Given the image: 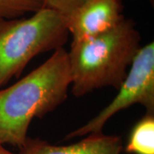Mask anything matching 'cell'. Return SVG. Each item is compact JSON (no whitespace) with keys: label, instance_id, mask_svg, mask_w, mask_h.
I'll use <instances>...</instances> for the list:
<instances>
[{"label":"cell","instance_id":"1","mask_svg":"<svg viewBox=\"0 0 154 154\" xmlns=\"http://www.w3.org/2000/svg\"><path fill=\"white\" fill-rule=\"evenodd\" d=\"M70 86L68 51L61 47L28 75L0 88V143L18 149L23 146L32 120L63 104Z\"/></svg>","mask_w":154,"mask_h":154},{"label":"cell","instance_id":"2","mask_svg":"<svg viewBox=\"0 0 154 154\" xmlns=\"http://www.w3.org/2000/svg\"><path fill=\"white\" fill-rule=\"evenodd\" d=\"M140 47L134 22L125 18L102 34L72 42L68 57L73 95L82 97L106 87L118 89Z\"/></svg>","mask_w":154,"mask_h":154},{"label":"cell","instance_id":"3","mask_svg":"<svg viewBox=\"0 0 154 154\" xmlns=\"http://www.w3.org/2000/svg\"><path fill=\"white\" fill-rule=\"evenodd\" d=\"M68 36L66 17L46 7L28 18L0 20V88L34 57L63 47Z\"/></svg>","mask_w":154,"mask_h":154},{"label":"cell","instance_id":"4","mask_svg":"<svg viewBox=\"0 0 154 154\" xmlns=\"http://www.w3.org/2000/svg\"><path fill=\"white\" fill-rule=\"evenodd\" d=\"M140 104L146 112L154 111V43L141 46L135 55L130 70L118 88V94L109 105L85 125L69 133L65 140L90 134L102 133L105 123L119 111Z\"/></svg>","mask_w":154,"mask_h":154},{"label":"cell","instance_id":"5","mask_svg":"<svg viewBox=\"0 0 154 154\" xmlns=\"http://www.w3.org/2000/svg\"><path fill=\"white\" fill-rule=\"evenodd\" d=\"M121 0H88L67 18L72 42L94 38L110 30L124 19Z\"/></svg>","mask_w":154,"mask_h":154},{"label":"cell","instance_id":"6","mask_svg":"<svg viewBox=\"0 0 154 154\" xmlns=\"http://www.w3.org/2000/svg\"><path fill=\"white\" fill-rule=\"evenodd\" d=\"M76 143L56 146L39 138H28L15 154H121L122 141L119 136L103 133L90 134Z\"/></svg>","mask_w":154,"mask_h":154},{"label":"cell","instance_id":"7","mask_svg":"<svg viewBox=\"0 0 154 154\" xmlns=\"http://www.w3.org/2000/svg\"><path fill=\"white\" fill-rule=\"evenodd\" d=\"M125 151L131 154H154V116L147 113L131 131Z\"/></svg>","mask_w":154,"mask_h":154},{"label":"cell","instance_id":"8","mask_svg":"<svg viewBox=\"0 0 154 154\" xmlns=\"http://www.w3.org/2000/svg\"><path fill=\"white\" fill-rule=\"evenodd\" d=\"M45 0H0V20L15 19L35 13L44 7Z\"/></svg>","mask_w":154,"mask_h":154},{"label":"cell","instance_id":"9","mask_svg":"<svg viewBox=\"0 0 154 154\" xmlns=\"http://www.w3.org/2000/svg\"><path fill=\"white\" fill-rule=\"evenodd\" d=\"M88 0H45L44 7L59 12L68 17Z\"/></svg>","mask_w":154,"mask_h":154},{"label":"cell","instance_id":"10","mask_svg":"<svg viewBox=\"0 0 154 154\" xmlns=\"http://www.w3.org/2000/svg\"><path fill=\"white\" fill-rule=\"evenodd\" d=\"M0 154H15V152H10L9 150L5 147L4 145L0 143Z\"/></svg>","mask_w":154,"mask_h":154}]
</instances>
